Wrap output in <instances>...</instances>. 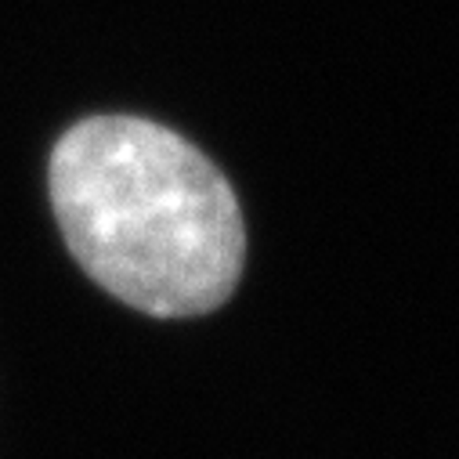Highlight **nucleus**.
I'll use <instances>...</instances> for the list:
<instances>
[{
	"label": "nucleus",
	"mask_w": 459,
	"mask_h": 459,
	"mask_svg": "<svg viewBox=\"0 0 459 459\" xmlns=\"http://www.w3.org/2000/svg\"><path fill=\"white\" fill-rule=\"evenodd\" d=\"M48 192L76 264L145 315H206L243 275L247 228L232 185L152 120L73 124L51 149Z\"/></svg>",
	"instance_id": "nucleus-1"
}]
</instances>
